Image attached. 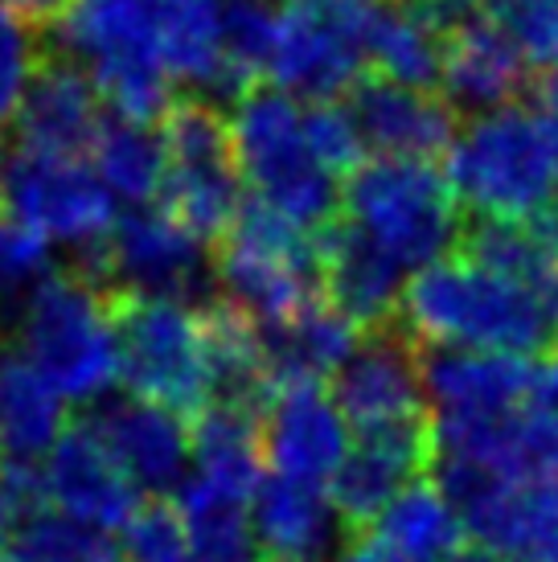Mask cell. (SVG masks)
Returning a JSON list of instances; mask_svg holds the SVG:
<instances>
[{"label":"cell","mask_w":558,"mask_h":562,"mask_svg":"<svg viewBox=\"0 0 558 562\" xmlns=\"http://www.w3.org/2000/svg\"><path fill=\"white\" fill-rule=\"evenodd\" d=\"M399 328L423 349H472L543 358L558 349V321L522 283L448 255L406 280Z\"/></svg>","instance_id":"1"},{"label":"cell","mask_w":558,"mask_h":562,"mask_svg":"<svg viewBox=\"0 0 558 562\" xmlns=\"http://www.w3.org/2000/svg\"><path fill=\"white\" fill-rule=\"evenodd\" d=\"M234 153L243 186L255 202L312 235L342 218L345 181L316 157L309 140V108L279 87H250L231 108Z\"/></svg>","instance_id":"2"},{"label":"cell","mask_w":558,"mask_h":562,"mask_svg":"<svg viewBox=\"0 0 558 562\" xmlns=\"http://www.w3.org/2000/svg\"><path fill=\"white\" fill-rule=\"evenodd\" d=\"M16 345L66 403H103L120 382L115 292L75 263L58 267L21 304Z\"/></svg>","instance_id":"3"},{"label":"cell","mask_w":558,"mask_h":562,"mask_svg":"<svg viewBox=\"0 0 558 562\" xmlns=\"http://www.w3.org/2000/svg\"><path fill=\"white\" fill-rule=\"evenodd\" d=\"M444 177L477 218L538 222L558 202V169L529 103L465 120Z\"/></svg>","instance_id":"4"},{"label":"cell","mask_w":558,"mask_h":562,"mask_svg":"<svg viewBox=\"0 0 558 562\" xmlns=\"http://www.w3.org/2000/svg\"><path fill=\"white\" fill-rule=\"evenodd\" d=\"M342 214L411 276L456 255L465 235L460 202L432 160L370 157L345 177Z\"/></svg>","instance_id":"5"},{"label":"cell","mask_w":558,"mask_h":562,"mask_svg":"<svg viewBox=\"0 0 558 562\" xmlns=\"http://www.w3.org/2000/svg\"><path fill=\"white\" fill-rule=\"evenodd\" d=\"M217 300L271 328L316 304L321 292V235L288 222L250 198L231 235L217 243Z\"/></svg>","instance_id":"6"},{"label":"cell","mask_w":558,"mask_h":562,"mask_svg":"<svg viewBox=\"0 0 558 562\" xmlns=\"http://www.w3.org/2000/svg\"><path fill=\"white\" fill-rule=\"evenodd\" d=\"M115 328L124 391L189 423L202 419L214 403L205 308L115 296Z\"/></svg>","instance_id":"7"},{"label":"cell","mask_w":558,"mask_h":562,"mask_svg":"<svg viewBox=\"0 0 558 562\" xmlns=\"http://www.w3.org/2000/svg\"><path fill=\"white\" fill-rule=\"evenodd\" d=\"M75 267L111 288L115 296L169 300V304H186V308L217 304L214 247L189 235L160 205L124 210L99 255L78 259Z\"/></svg>","instance_id":"8"},{"label":"cell","mask_w":558,"mask_h":562,"mask_svg":"<svg viewBox=\"0 0 558 562\" xmlns=\"http://www.w3.org/2000/svg\"><path fill=\"white\" fill-rule=\"evenodd\" d=\"M160 127L169 144L160 210L217 250L247 205L231 120L205 99H181Z\"/></svg>","instance_id":"9"},{"label":"cell","mask_w":558,"mask_h":562,"mask_svg":"<svg viewBox=\"0 0 558 562\" xmlns=\"http://www.w3.org/2000/svg\"><path fill=\"white\" fill-rule=\"evenodd\" d=\"M0 214L30 226L46 243L75 247L78 259L99 255L115 226V198L91 160L42 157L25 148H0Z\"/></svg>","instance_id":"10"},{"label":"cell","mask_w":558,"mask_h":562,"mask_svg":"<svg viewBox=\"0 0 558 562\" xmlns=\"http://www.w3.org/2000/svg\"><path fill=\"white\" fill-rule=\"evenodd\" d=\"M357 13H337L321 0L279 4L271 82L300 103H342L366 79Z\"/></svg>","instance_id":"11"},{"label":"cell","mask_w":558,"mask_h":562,"mask_svg":"<svg viewBox=\"0 0 558 562\" xmlns=\"http://www.w3.org/2000/svg\"><path fill=\"white\" fill-rule=\"evenodd\" d=\"M333 403L342 406L357 436L390 423L427 419V374H423V345H415L399 325L361 333L337 378L328 382Z\"/></svg>","instance_id":"12"},{"label":"cell","mask_w":558,"mask_h":562,"mask_svg":"<svg viewBox=\"0 0 558 562\" xmlns=\"http://www.w3.org/2000/svg\"><path fill=\"white\" fill-rule=\"evenodd\" d=\"M42 484L49 509L99 533H120L144 509V493L87 419L70 423V431L42 460Z\"/></svg>","instance_id":"13"},{"label":"cell","mask_w":558,"mask_h":562,"mask_svg":"<svg viewBox=\"0 0 558 562\" xmlns=\"http://www.w3.org/2000/svg\"><path fill=\"white\" fill-rule=\"evenodd\" d=\"M435 464V427L432 415L411 423H390L361 431L354 452L345 456L342 472L328 481V497L345 517L349 533H366L378 514L403 493L406 484L423 481Z\"/></svg>","instance_id":"14"},{"label":"cell","mask_w":558,"mask_h":562,"mask_svg":"<svg viewBox=\"0 0 558 562\" xmlns=\"http://www.w3.org/2000/svg\"><path fill=\"white\" fill-rule=\"evenodd\" d=\"M91 431L144 497H177L193 469V423L144 398H103L91 415Z\"/></svg>","instance_id":"15"},{"label":"cell","mask_w":558,"mask_h":562,"mask_svg":"<svg viewBox=\"0 0 558 562\" xmlns=\"http://www.w3.org/2000/svg\"><path fill=\"white\" fill-rule=\"evenodd\" d=\"M108 127V103L70 58L49 49L13 120V148L87 160Z\"/></svg>","instance_id":"16"},{"label":"cell","mask_w":558,"mask_h":562,"mask_svg":"<svg viewBox=\"0 0 558 562\" xmlns=\"http://www.w3.org/2000/svg\"><path fill=\"white\" fill-rule=\"evenodd\" d=\"M423 374L435 419H496L538 394L546 366L510 353L423 349Z\"/></svg>","instance_id":"17"},{"label":"cell","mask_w":558,"mask_h":562,"mask_svg":"<svg viewBox=\"0 0 558 562\" xmlns=\"http://www.w3.org/2000/svg\"><path fill=\"white\" fill-rule=\"evenodd\" d=\"M406 280L411 271L394 263L345 214L321 231V292L361 333L399 325Z\"/></svg>","instance_id":"18"},{"label":"cell","mask_w":558,"mask_h":562,"mask_svg":"<svg viewBox=\"0 0 558 562\" xmlns=\"http://www.w3.org/2000/svg\"><path fill=\"white\" fill-rule=\"evenodd\" d=\"M345 108L354 115L357 136L373 157H399V160H432L448 157L456 140V111L435 91H418L403 82L366 75L357 82Z\"/></svg>","instance_id":"19"},{"label":"cell","mask_w":558,"mask_h":562,"mask_svg":"<svg viewBox=\"0 0 558 562\" xmlns=\"http://www.w3.org/2000/svg\"><path fill=\"white\" fill-rule=\"evenodd\" d=\"M349 452V419L325 386L276 391L264 415V456L276 476L325 484L342 472Z\"/></svg>","instance_id":"20"},{"label":"cell","mask_w":558,"mask_h":562,"mask_svg":"<svg viewBox=\"0 0 558 562\" xmlns=\"http://www.w3.org/2000/svg\"><path fill=\"white\" fill-rule=\"evenodd\" d=\"M255 547L267 562H333L354 538L325 484L264 476L250 501Z\"/></svg>","instance_id":"21"},{"label":"cell","mask_w":558,"mask_h":562,"mask_svg":"<svg viewBox=\"0 0 558 562\" xmlns=\"http://www.w3.org/2000/svg\"><path fill=\"white\" fill-rule=\"evenodd\" d=\"M534 87L529 63L505 33L489 21H472L444 42V70H439V99L456 115H489V111L522 103Z\"/></svg>","instance_id":"22"},{"label":"cell","mask_w":558,"mask_h":562,"mask_svg":"<svg viewBox=\"0 0 558 562\" xmlns=\"http://www.w3.org/2000/svg\"><path fill=\"white\" fill-rule=\"evenodd\" d=\"M66 431V398L0 328V472L37 469Z\"/></svg>","instance_id":"23"},{"label":"cell","mask_w":558,"mask_h":562,"mask_svg":"<svg viewBox=\"0 0 558 562\" xmlns=\"http://www.w3.org/2000/svg\"><path fill=\"white\" fill-rule=\"evenodd\" d=\"M259 333H264L267 370H271L276 391L333 382L361 341V328L349 325L333 304H321V300L279 325L259 328Z\"/></svg>","instance_id":"24"},{"label":"cell","mask_w":558,"mask_h":562,"mask_svg":"<svg viewBox=\"0 0 558 562\" xmlns=\"http://www.w3.org/2000/svg\"><path fill=\"white\" fill-rule=\"evenodd\" d=\"M357 37H361V54L370 75L403 87L432 91L439 87V70H444V37L411 13L403 0H378L370 9L357 13Z\"/></svg>","instance_id":"25"},{"label":"cell","mask_w":558,"mask_h":562,"mask_svg":"<svg viewBox=\"0 0 558 562\" xmlns=\"http://www.w3.org/2000/svg\"><path fill=\"white\" fill-rule=\"evenodd\" d=\"M366 533L403 562H451L465 550L468 526L460 509L444 497V488L423 476L406 484Z\"/></svg>","instance_id":"26"},{"label":"cell","mask_w":558,"mask_h":562,"mask_svg":"<svg viewBox=\"0 0 558 562\" xmlns=\"http://www.w3.org/2000/svg\"><path fill=\"white\" fill-rule=\"evenodd\" d=\"M91 165L99 172V181L111 189V198L127 202V210L153 205L165 189V172H169L165 127L111 115L99 144H94Z\"/></svg>","instance_id":"27"},{"label":"cell","mask_w":558,"mask_h":562,"mask_svg":"<svg viewBox=\"0 0 558 562\" xmlns=\"http://www.w3.org/2000/svg\"><path fill=\"white\" fill-rule=\"evenodd\" d=\"M279 33L276 0H222V63L238 99L259 87V75L271 70Z\"/></svg>","instance_id":"28"},{"label":"cell","mask_w":558,"mask_h":562,"mask_svg":"<svg viewBox=\"0 0 558 562\" xmlns=\"http://www.w3.org/2000/svg\"><path fill=\"white\" fill-rule=\"evenodd\" d=\"M0 562H120V547L108 533L87 530L63 514H37L13 526Z\"/></svg>","instance_id":"29"},{"label":"cell","mask_w":558,"mask_h":562,"mask_svg":"<svg viewBox=\"0 0 558 562\" xmlns=\"http://www.w3.org/2000/svg\"><path fill=\"white\" fill-rule=\"evenodd\" d=\"M484 21L505 33L538 75L558 70V0H484Z\"/></svg>","instance_id":"30"},{"label":"cell","mask_w":558,"mask_h":562,"mask_svg":"<svg viewBox=\"0 0 558 562\" xmlns=\"http://www.w3.org/2000/svg\"><path fill=\"white\" fill-rule=\"evenodd\" d=\"M115 547H120V562H189L193 559L186 517H181L177 505H165V501H144V509L120 530V542H115Z\"/></svg>","instance_id":"31"},{"label":"cell","mask_w":558,"mask_h":562,"mask_svg":"<svg viewBox=\"0 0 558 562\" xmlns=\"http://www.w3.org/2000/svg\"><path fill=\"white\" fill-rule=\"evenodd\" d=\"M46 54L49 46L37 37L33 25H25L9 9H0V127L16 120Z\"/></svg>","instance_id":"32"},{"label":"cell","mask_w":558,"mask_h":562,"mask_svg":"<svg viewBox=\"0 0 558 562\" xmlns=\"http://www.w3.org/2000/svg\"><path fill=\"white\" fill-rule=\"evenodd\" d=\"M58 267L49 263V243L33 235L30 226L0 214V304H21L54 276Z\"/></svg>","instance_id":"33"},{"label":"cell","mask_w":558,"mask_h":562,"mask_svg":"<svg viewBox=\"0 0 558 562\" xmlns=\"http://www.w3.org/2000/svg\"><path fill=\"white\" fill-rule=\"evenodd\" d=\"M304 108H309V140L316 148V157L325 160L342 181L370 160L345 103H304Z\"/></svg>","instance_id":"34"},{"label":"cell","mask_w":558,"mask_h":562,"mask_svg":"<svg viewBox=\"0 0 558 562\" xmlns=\"http://www.w3.org/2000/svg\"><path fill=\"white\" fill-rule=\"evenodd\" d=\"M75 4L78 0H0V9H9L13 16H21L25 25H46V30L63 25L66 13H70Z\"/></svg>","instance_id":"35"},{"label":"cell","mask_w":558,"mask_h":562,"mask_svg":"<svg viewBox=\"0 0 558 562\" xmlns=\"http://www.w3.org/2000/svg\"><path fill=\"white\" fill-rule=\"evenodd\" d=\"M333 562H403L399 554H390L378 538H370V533H357V538H349L345 542V550L337 554Z\"/></svg>","instance_id":"36"},{"label":"cell","mask_w":558,"mask_h":562,"mask_svg":"<svg viewBox=\"0 0 558 562\" xmlns=\"http://www.w3.org/2000/svg\"><path fill=\"white\" fill-rule=\"evenodd\" d=\"M451 562H517V559H510V554H501V550L481 547V542H477V547H465V550H460V554H456Z\"/></svg>","instance_id":"37"},{"label":"cell","mask_w":558,"mask_h":562,"mask_svg":"<svg viewBox=\"0 0 558 562\" xmlns=\"http://www.w3.org/2000/svg\"><path fill=\"white\" fill-rule=\"evenodd\" d=\"M534 226H538V235H543L546 243H550V247L558 250V202L550 205V210H546V214L538 222H534Z\"/></svg>","instance_id":"38"},{"label":"cell","mask_w":558,"mask_h":562,"mask_svg":"<svg viewBox=\"0 0 558 562\" xmlns=\"http://www.w3.org/2000/svg\"><path fill=\"white\" fill-rule=\"evenodd\" d=\"M321 4L337 9V13H361V9H370V4H378V0H321Z\"/></svg>","instance_id":"39"},{"label":"cell","mask_w":558,"mask_h":562,"mask_svg":"<svg viewBox=\"0 0 558 562\" xmlns=\"http://www.w3.org/2000/svg\"><path fill=\"white\" fill-rule=\"evenodd\" d=\"M9 533H13V517H9L4 501H0V554H4V542H9Z\"/></svg>","instance_id":"40"},{"label":"cell","mask_w":558,"mask_h":562,"mask_svg":"<svg viewBox=\"0 0 558 562\" xmlns=\"http://www.w3.org/2000/svg\"><path fill=\"white\" fill-rule=\"evenodd\" d=\"M555 370H558V349H555Z\"/></svg>","instance_id":"41"},{"label":"cell","mask_w":558,"mask_h":562,"mask_svg":"<svg viewBox=\"0 0 558 562\" xmlns=\"http://www.w3.org/2000/svg\"><path fill=\"white\" fill-rule=\"evenodd\" d=\"M279 4H288V0H279Z\"/></svg>","instance_id":"42"},{"label":"cell","mask_w":558,"mask_h":562,"mask_svg":"<svg viewBox=\"0 0 558 562\" xmlns=\"http://www.w3.org/2000/svg\"><path fill=\"white\" fill-rule=\"evenodd\" d=\"M259 562H267V559H259Z\"/></svg>","instance_id":"43"}]
</instances>
